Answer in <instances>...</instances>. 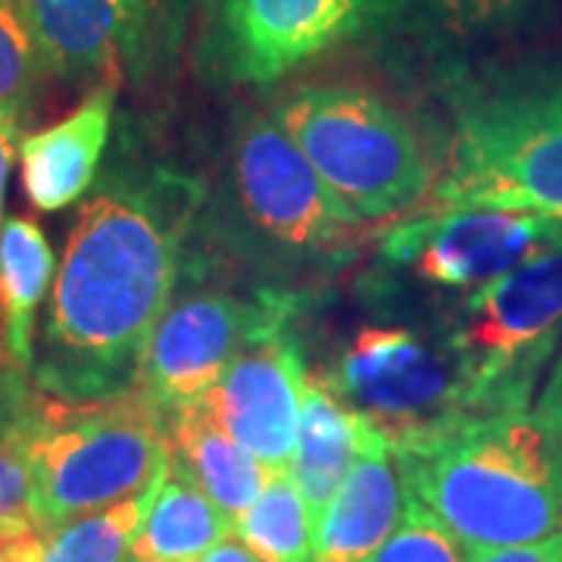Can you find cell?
Returning <instances> with one entry per match:
<instances>
[{"mask_svg":"<svg viewBox=\"0 0 562 562\" xmlns=\"http://www.w3.org/2000/svg\"><path fill=\"white\" fill-rule=\"evenodd\" d=\"M469 562H562V531L531 543H513V547H484V550H465Z\"/></svg>","mask_w":562,"mask_h":562,"instance_id":"4316f807","label":"cell"},{"mask_svg":"<svg viewBox=\"0 0 562 562\" xmlns=\"http://www.w3.org/2000/svg\"><path fill=\"white\" fill-rule=\"evenodd\" d=\"M562 335V241L475 288L447 328L460 362L462 406L528 409V397Z\"/></svg>","mask_w":562,"mask_h":562,"instance_id":"8992f818","label":"cell"},{"mask_svg":"<svg viewBox=\"0 0 562 562\" xmlns=\"http://www.w3.org/2000/svg\"><path fill=\"white\" fill-rule=\"evenodd\" d=\"M294 313L297 297L279 291L257 297L232 291H188L166 306L147 341L138 391L169 419L201 403L247 344L291 322Z\"/></svg>","mask_w":562,"mask_h":562,"instance_id":"ba28073f","label":"cell"},{"mask_svg":"<svg viewBox=\"0 0 562 562\" xmlns=\"http://www.w3.org/2000/svg\"><path fill=\"white\" fill-rule=\"evenodd\" d=\"M288 325L262 331L198 406L269 472H288L301 431L306 369Z\"/></svg>","mask_w":562,"mask_h":562,"instance_id":"7c38bea8","label":"cell"},{"mask_svg":"<svg viewBox=\"0 0 562 562\" xmlns=\"http://www.w3.org/2000/svg\"><path fill=\"white\" fill-rule=\"evenodd\" d=\"M379 0H203V66L232 85H272L357 38Z\"/></svg>","mask_w":562,"mask_h":562,"instance_id":"9c48e42d","label":"cell"},{"mask_svg":"<svg viewBox=\"0 0 562 562\" xmlns=\"http://www.w3.org/2000/svg\"><path fill=\"white\" fill-rule=\"evenodd\" d=\"M235 538L262 562H313L316 516L288 472H276L260 501L235 519Z\"/></svg>","mask_w":562,"mask_h":562,"instance_id":"44dd1931","label":"cell"},{"mask_svg":"<svg viewBox=\"0 0 562 562\" xmlns=\"http://www.w3.org/2000/svg\"><path fill=\"white\" fill-rule=\"evenodd\" d=\"M322 379L387 441L462 413V372L450 344L401 325H366Z\"/></svg>","mask_w":562,"mask_h":562,"instance_id":"30bf717a","label":"cell"},{"mask_svg":"<svg viewBox=\"0 0 562 562\" xmlns=\"http://www.w3.org/2000/svg\"><path fill=\"white\" fill-rule=\"evenodd\" d=\"M22 375L25 372H20L13 362L7 360V353H0V447L10 441V435L16 431V425L35 401L25 394Z\"/></svg>","mask_w":562,"mask_h":562,"instance_id":"484cf974","label":"cell"},{"mask_svg":"<svg viewBox=\"0 0 562 562\" xmlns=\"http://www.w3.org/2000/svg\"><path fill=\"white\" fill-rule=\"evenodd\" d=\"M169 469L201 487L232 525L260 501L262 487L276 475L232 441L198 403L169 416Z\"/></svg>","mask_w":562,"mask_h":562,"instance_id":"e0dca14e","label":"cell"},{"mask_svg":"<svg viewBox=\"0 0 562 562\" xmlns=\"http://www.w3.org/2000/svg\"><path fill=\"white\" fill-rule=\"evenodd\" d=\"M232 535L235 525L220 506L169 469L132 543L128 562H194Z\"/></svg>","mask_w":562,"mask_h":562,"instance_id":"d6986e66","label":"cell"},{"mask_svg":"<svg viewBox=\"0 0 562 562\" xmlns=\"http://www.w3.org/2000/svg\"><path fill=\"white\" fill-rule=\"evenodd\" d=\"M32 479L50 528L138 497L169 472V419L138 387L110 401L38 397Z\"/></svg>","mask_w":562,"mask_h":562,"instance_id":"277c9868","label":"cell"},{"mask_svg":"<svg viewBox=\"0 0 562 562\" xmlns=\"http://www.w3.org/2000/svg\"><path fill=\"white\" fill-rule=\"evenodd\" d=\"M431 206L562 216V72L460 94Z\"/></svg>","mask_w":562,"mask_h":562,"instance_id":"3957f363","label":"cell"},{"mask_svg":"<svg viewBox=\"0 0 562 562\" xmlns=\"http://www.w3.org/2000/svg\"><path fill=\"white\" fill-rule=\"evenodd\" d=\"M20 122L0 113V213H3V191H7L10 166H13V157L20 154ZM0 225H3V220H0Z\"/></svg>","mask_w":562,"mask_h":562,"instance_id":"f1b7e54d","label":"cell"},{"mask_svg":"<svg viewBox=\"0 0 562 562\" xmlns=\"http://www.w3.org/2000/svg\"><path fill=\"white\" fill-rule=\"evenodd\" d=\"M35 403L38 397L32 401L10 441L0 447V562H35L47 535L54 531L41 516L29 457Z\"/></svg>","mask_w":562,"mask_h":562,"instance_id":"ffe728a7","label":"cell"},{"mask_svg":"<svg viewBox=\"0 0 562 562\" xmlns=\"http://www.w3.org/2000/svg\"><path fill=\"white\" fill-rule=\"evenodd\" d=\"M120 79L101 81L66 116L20 140L25 198L41 213H57L85 198L103 160Z\"/></svg>","mask_w":562,"mask_h":562,"instance_id":"5bb4252c","label":"cell"},{"mask_svg":"<svg viewBox=\"0 0 562 562\" xmlns=\"http://www.w3.org/2000/svg\"><path fill=\"white\" fill-rule=\"evenodd\" d=\"M535 413L550 425V431H553L557 438H562V357L557 360V366L550 369V379L543 384L541 403H538Z\"/></svg>","mask_w":562,"mask_h":562,"instance_id":"83f0119b","label":"cell"},{"mask_svg":"<svg viewBox=\"0 0 562 562\" xmlns=\"http://www.w3.org/2000/svg\"><path fill=\"white\" fill-rule=\"evenodd\" d=\"M241 220L291 260H338L366 238L362 220L325 184L276 116L247 113L232 144Z\"/></svg>","mask_w":562,"mask_h":562,"instance_id":"52a82bcc","label":"cell"},{"mask_svg":"<svg viewBox=\"0 0 562 562\" xmlns=\"http://www.w3.org/2000/svg\"><path fill=\"white\" fill-rule=\"evenodd\" d=\"M38 41L20 0H0V113L22 125L44 79Z\"/></svg>","mask_w":562,"mask_h":562,"instance_id":"603a6c76","label":"cell"},{"mask_svg":"<svg viewBox=\"0 0 562 562\" xmlns=\"http://www.w3.org/2000/svg\"><path fill=\"white\" fill-rule=\"evenodd\" d=\"M50 76L120 79L122 57L138 44L150 0H20Z\"/></svg>","mask_w":562,"mask_h":562,"instance_id":"4fadbf2b","label":"cell"},{"mask_svg":"<svg viewBox=\"0 0 562 562\" xmlns=\"http://www.w3.org/2000/svg\"><path fill=\"white\" fill-rule=\"evenodd\" d=\"M562 241V216L513 210H435L384 232L382 257L394 269L441 288H482Z\"/></svg>","mask_w":562,"mask_h":562,"instance_id":"8fae6325","label":"cell"},{"mask_svg":"<svg viewBox=\"0 0 562 562\" xmlns=\"http://www.w3.org/2000/svg\"><path fill=\"white\" fill-rule=\"evenodd\" d=\"M54 279V250L38 225L10 216L0 225V335L20 372L35 366V316Z\"/></svg>","mask_w":562,"mask_h":562,"instance_id":"ac0fdd59","label":"cell"},{"mask_svg":"<svg viewBox=\"0 0 562 562\" xmlns=\"http://www.w3.org/2000/svg\"><path fill=\"white\" fill-rule=\"evenodd\" d=\"M272 116L360 220L403 216L431 191L416 128L362 85L310 81L288 91Z\"/></svg>","mask_w":562,"mask_h":562,"instance_id":"5b68a950","label":"cell"},{"mask_svg":"<svg viewBox=\"0 0 562 562\" xmlns=\"http://www.w3.org/2000/svg\"><path fill=\"white\" fill-rule=\"evenodd\" d=\"M450 29L475 32L487 25H501L503 20L516 16L531 0H425Z\"/></svg>","mask_w":562,"mask_h":562,"instance_id":"d4e9b609","label":"cell"},{"mask_svg":"<svg viewBox=\"0 0 562 562\" xmlns=\"http://www.w3.org/2000/svg\"><path fill=\"white\" fill-rule=\"evenodd\" d=\"M372 562H469V553L431 513L406 497L401 528Z\"/></svg>","mask_w":562,"mask_h":562,"instance_id":"cb8c5ba5","label":"cell"},{"mask_svg":"<svg viewBox=\"0 0 562 562\" xmlns=\"http://www.w3.org/2000/svg\"><path fill=\"white\" fill-rule=\"evenodd\" d=\"M201 181L172 169H113L69 232L35 379L47 397L110 401L138 387L172 303Z\"/></svg>","mask_w":562,"mask_h":562,"instance_id":"6da1fadb","label":"cell"},{"mask_svg":"<svg viewBox=\"0 0 562 562\" xmlns=\"http://www.w3.org/2000/svg\"><path fill=\"white\" fill-rule=\"evenodd\" d=\"M160 487V484H157ZM157 487L101 513L57 525L35 562H128Z\"/></svg>","mask_w":562,"mask_h":562,"instance_id":"7402d4cb","label":"cell"},{"mask_svg":"<svg viewBox=\"0 0 562 562\" xmlns=\"http://www.w3.org/2000/svg\"><path fill=\"white\" fill-rule=\"evenodd\" d=\"M387 443L406 497L465 550L562 531V438L538 413L462 409Z\"/></svg>","mask_w":562,"mask_h":562,"instance_id":"7a4b0ae2","label":"cell"},{"mask_svg":"<svg viewBox=\"0 0 562 562\" xmlns=\"http://www.w3.org/2000/svg\"><path fill=\"white\" fill-rule=\"evenodd\" d=\"M406 513V487L384 435L362 450L316 522L313 562H372Z\"/></svg>","mask_w":562,"mask_h":562,"instance_id":"9a60e30c","label":"cell"},{"mask_svg":"<svg viewBox=\"0 0 562 562\" xmlns=\"http://www.w3.org/2000/svg\"><path fill=\"white\" fill-rule=\"evenodd\" d=\"M379 435L382 431L372 422L331 391L322 372H306L301 431L288 475L301 487L303 501L316 516V522L331 497L338 494L347 472L357 465L362 450Z\"/></svg>","mask_w":562,"mask_h":562,"instance_id":"2e32d148","label":"cell"}]
</instances>
